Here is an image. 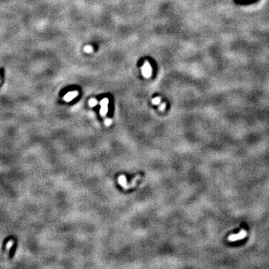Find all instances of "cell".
I'll return each mask as SVG.
<instances>
[{
    "label": "cell",
    "instance_id": "cell-7",
    "mask_svg": "<svg viewBox=\"0 0 269 269\" xmlns=\"http://www.w3.org/2000/svg\"><path fill=\"white\" fill-rule=\"evenodd\" d=\"M97 99H90L89 105H91V107H94V106H95V105H97Z\"/></svg>",
    "mask_w": 269,
    "mask_h": 269
},
{
    "label": "cell",
    "instance_id": "cell-6",
    "mask_svg": "<svg viewBox=\"0 0 269 269\" xmlns=\"http://www.w3.org/2000/svg\"><path fill=\"white\" fill-rule=\"evenodd\" d=\"M109 101L107 98H104L103 99H102V100L100 101L101 107H102V106H108V105H109Z\"/></svg>",
    "mask_w": 269,
    "mask_h": 269
},
{
    "label": "cell",
    "instance_id": "cell-9",
    "mask_svg": "<svg viewBox=\"0 0 269 269\" xmlns=\"http://www.w3.org/2000/svg\"><path fill=\"white\" fill-rule=\"evenodd\" d=\"M160 100H161L160 98L156 97L155 99H153L152 100V103L153 104V105H158V104L160 103Z\"/></svg>",
    "mask_w": 269,
    "mask_h": 269
},
{
    "label": "cell",
    "instance_id": "cell-10",
    "mask_svg": "<svg viewBox=\"0 0 269 269\" xmlns=\"http://www.w3.org/2000/svg\"><path fill=\"white\" fill-rule=\"evenodd\" d=\"M111 123H112V120H111V119H106V120H105V126H110V124Z\"/></svg>",
    "mask_w": 269,
    "mask_h": 269
},
{
    "label": "cell",
    "instance_id": "cell-1",
    "mask_svg": "<svg viewBox=\"0 0 269 269\" xmlns=\"http://www.w3.org/2000/svg\"><path fill=\"white\" fill-rule=\"evenodd\" d=\"M141 70H142L143 76H145V78H150L152 75V67H151L150 64L148 62H145V63L141 67Z\"/></svg>",
    "mask_w": 269,
    "mask_h": 269
},
{
    "label": "cell",
    "instance_id": "cell-11",
    "mask_svg": "<svg viewBox=\"0 0 269 269\" xmlns=\"http://www.w3.org/2000/svg\"><path fill=\"white\" fill-rule=\"evenodd\" d=\"M165 108V104L163 103L159 106V111H164Z\"/></svg>",
    "mask_w": 269,
    "mask_h": 269
},
{
    "label": "cell",
    "instance_id": "cell-8",
    "mask_svg": "<svg viewBox=\"0 0 269 269\" xmlns=\"http://www.w3.org/2000/svg\"><path fill=\"white\" fill-rule=\"evenodd\" d=\"M84 50L85 52L90 53V52H91L93 51V48H92V47H91V46H87V47H84Z\"/></svg>",
    "mask_w": 269,
    "mask_h": 269
},
{
    "label": "cell",
    "instance_id": "cell-5",
    "mask_svg": "<svg viewBox=\"0 0 269 269\" xmlns=\"http://www.w3.org/2000/svg\"><path fill=\"white\" fill-rule=\"evenodd\" d=\"M108 112V106H102L100 109V114L101 116H105L106 113Z\"/></svg>",
    "mask_w": 269,
    "mask_h": 269
},
{
    "label": "cell",
    "instance_id": "cell-2",
    "mask_svg": "<svg viewBox=\"0 0 269 269\" xmlns=\"http://www.w3.org/2000/svg\"><path fill=\"white\" fill-rule=\"evenodd\" d=\"M247 235V233L245 230H242L239 233L236 234V235H231L229 237V240L230 242H235V241H238V240H241L243 238H245Z\"/></svg>",
    "mask_w": 269,
    "mask_h": 269
},
{
    "label": "cell",
    "instance_id": "cell-3",
    "mask_svg": "<svg viewBox=\"0 0 269 269\" xmlns=\"http://www.w3.org/2000/svg\"><path fill=\"white\" fill-rule=\"evenodd\" d=\"M79 93L77 91H72V92H69L68 94H67L64 97V99L67 102H70V100L74 99L75 97H76L78 96Z\"/></svg>",
    "mask_w": 269,
    "mask_h": 269
},
{
    "label": "cell",
    "instance_id": "cell-4",
    "mask_svg": "<svg viewBox=\"0 0 269 269\" xmlns=\"http://www.w3.org/2000/svg\"><path fill=\"white\" fill-rule=\"evenodd\" d=\"M118 181L119 183H120L122 186L126 188V185H127V179H126V177H125L124 176H120L118 179Z\"/></svg>",
    "mask_w": 269,
    "mask_h": 269
}]
</instances>
